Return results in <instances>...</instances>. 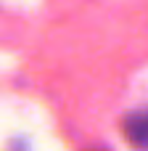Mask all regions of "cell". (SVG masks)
<instances>
[{"mask_svg":"<svg viewBox=\"0 0 148 151\" xmlns=\"http://www.w3.org/2000/svg\"><path fill=\"white\" fill-rule=\"evenodd\" d=\"M122 130H124V138L132 149L148 151V109L127 114L122 122Z\"/></svg>","mask_w":148,"mask_h":151,"instance_id":"1","label":"cell"}]
</instances>
